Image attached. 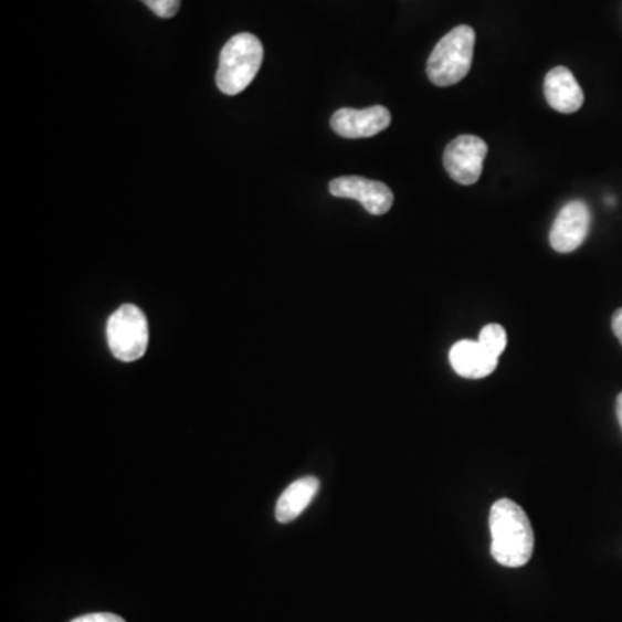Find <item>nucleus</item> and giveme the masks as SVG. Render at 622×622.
Masks as SVG:
<instances>
[{
  "instance_id": "obj_10",
  "label": "nucleus",
  "mask_w": 622,
  "mask_h": 622,
  "mask_svg": "<svg viewBox=\"0 0 622 622\" xmlns=\"http://www.w3.org/2000/svg\"><path fill=\"white\" fill-rule=\"evenodd\" d=\"M498 360L499 358L486 351L479 341H471V339L455 342L450 349V363L453 370L465 379L488 377L489 373L495 372Z\"/></svg>"
},
{
  "instance_id": "obj_11",
  "label": "nucleus",
  "mask_w": 622,
  "mask_h": 622,
  "mask_svg": "<svg viewBox=\"0 0 622 622\" xmlns=\"http://www.w3.org/2000/svg\"><path fill=\"white\" fill-rule=\"evenodd\" d=\"M318 488H320V481L314 476L294 481L278 498L277 508H275V517L278 523H293L294 519L302 516L305 508L314 502Z\"/></svg>"
},
{
  "instance_id": "obj_13",
  "label": "nucleus",
  "mask_w": 622,
  "mask_h": 622,
  "mask_svg": "<svg viewBox=\"0 0 622 622\" xmlns=\"http://www.w3.org/2000/svg\"><path fill=\"white\" fill-rule=\"evenodd\" d=\"M143 2L155 12L156 17L168 20L179 12L182 0H143Z\"/></svg>"
},
{
  "instance_id": "obj_16",
  "label": "nucleus",
  "mask_w": 622,
  "mask_h": 622,
  "mask_svg": "<svg viewBox=\"0 0 622 622\" xmlns=\"http://www.w3.org/2000/svg\"><path fill=\"white\" fill-rule=\"evenodd\" d=\"M618 419L622 428V393L618 397Z\"/></svg>"
},
{
  "instance_id": "obj_1",
  "label": "nucleus",
  "mask_w": 622,
  "mask_h": 622,
  "mask_svg": "<svg viewBox=\"0 0 622 622\" xmlns=\"http://www.w3.org/2000/svg\"><path fill=\"white\" fill-rule=\"evenodd\" d=\"M492 556L499 566L523 567L535 551V531L526 512L508 498L496 502L489 512Z\"/></svg>"
},
{
  "instance_id": "obj_5",
  "label": "nucleus",
  "mask_w": 622,
  "mask_h": 622,
  "mask_svg": "<svg viewBox=\"0 0 622 622\" xmlns=\"http://www.w3.org/2000/svg\"><path fill=\"white\" fill-rule=\"evenodd\" d=\"M488 144L476 135H460L446 146L443 164L450 177L462 186H472L481 179Z\"/></svg>"
},
{
  "instance_id": "obj_7",
  "label": "nucleus",
  "mask_w": 622,
  "mask_h": 622,
  "mask_svg": "<svg viewBox=\"0 0 622 622\" xmlns=\"http://www.w3.org/2000/svg\"><path fill=\"white\" fill-rule=\"evenodd\" d=\"M334 198L355 199L370 214L381 217L393 208L394 196L386 183L363 177H339L329 183Z\"/></svg>"
},
{
  "instance_id": "obj_12",
  "label": "nucleus",
  "mask_w": 622,
  "mask_h": 622,
  "mask_svg": "<svg viewBox=\"0 0 622 622\" xmlns=\"http://www.w3.org/2000/svg\"><path fill=\"white\" fill-rule=\"evenodd\" d=\"M477 341L486 351L499 358L504 354L505 348H507V330L498 326V324H488V326L483 327V330H481Z\"/></svg>"
},
{
  "instance_id": "obj_8",
  "label": "nucleus",
  "mask_w": 622,
  "mask_h": 622,
  "mask_svg": "<svg viewBox=\"0 0 622 622\" xmlns=\"http://www.w3.org/2000/svg\"><path fill=\"white\" fill-rule=\"evenodd\" d=\"M391 125V113L384 106H370L367 109L342 107L334 113L330 127L345 139H369L381 134Z\"/></svg>"
},
{
  "instance_id": "obj_4",
  "label": "nucleus",
  "mask_w": 622,
  "mask_h": 622,
  "mask_svg": "<svg viewBox=\"0 0 622 622\" xmlns=\"http://www.w3.org/2000/svg\"><path fill=\"white\" fill-rule=\"evenodd\" d=\"M107 345L119 361H137L146 355L149 345V324L143 309L124 305L107 320Z\"/></svg>"
},
{
  "instance_id": "obj_9",
  "label": "nucleus",
  "mask_w": 622,
  "mask_h": 622,
  "mask_svg": "<svg viewBox=\"0 0 622 622\" xmlns=\"http://www.w3.org/2000/svg\"><path fill=\"white\" fill-rule=\"evenodd\" d=\"M545 97L556 112L563 115L579 112L584 104V94L571 70L557 66L545 76Z\"/></svg>"
},
{
  "instance_id": "obj_6",
  "label": "nucleus",
  "mask_w": 622,
  "mask_h": 622,
  "mask_svg": "<svg viewBox=\"0 0 622 622\" xmlns=\"http://www.w3.org/2000/svg\"><path fill=\"white\" fill-rule=\"evenodd\" d=\"M591 211L587 202L571 201L559 211L550 230V244L557 253H572L590 234Z\"/></svg>"
},
{
  "instance_id": "obj_15",
  "label": "nucleus",
  "mask_w": 622,
  "mask_h": 622,
  "mask_svg": "<svg viewBox=\"0 0 622 622\" xmlns=\"http://www.w3.org/2000/svg\"><path fill=\"white\" fill-rule=\"evenodd\" d=\"M612 330H614L615 337H618L619 342L622 345V308H619L614 317H612Z\"/></svg>"
},
{
  "instance_id": "obj_14",
  "label": "nucleus",
  "mask_w": 622,
  "mask_h": 622,
  "mask_svg": "<svg viewBox=\"0 0 622 622\" xmlns=\"http://www.w3.org/2000/svg\"><path fill=\"white\" fill-rule=\"evenodd\" d=\"M72 622H125L124 619L116 614H107V612H97V614L82 615V618L73 619Z\"/></svg>"
},
{
  "instance_id": "obj_3",
  "label": "nucleus",
  "mask_w": 622,
  "mask_h": 622,
  "mask_svg": "<svg viewBox=\"0 0 622 622\" xmlns=\"http://www.w3.org/2000/svg\"><path fill=\"white\" fill-rule=\"evenodd\" d=\"M263 63V44L259 36L239 33L220 52L217 85L225 96H238L250 87Z\"/></svg>"
},
{
  "instance_id": "obj_2",
  "label": "nucleus",
  "mask_w": 622,
  "mask_h": 622,
  "mask_svg": "<svg viewBox=\"0 0 622 622\" xmlns=\"http://www.w3.org/2000/svg\"><path fill=\"white\" fill-rule=\"evenodd\" d=\"M476 32L460 24L437 42L428 61V76L437 87H452L471 72Z\"/></svg>"
}]
</instances>
